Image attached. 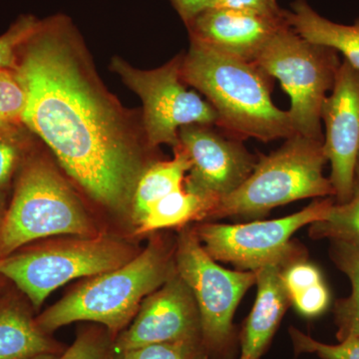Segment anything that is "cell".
Returning a JSON list of instances; mask_svg holds the SVG:
<instances>
[{
    "label": "cell",
    "mask_w": 359,
    "mask_h": 359,
    "mask_svg": "<svg viewBox=\"0 0 359 359\" xmlns=\"http://www.w3.org/2000/svg\"><path fill=\"white\" fill-rule=\"evenodd\" d=\"M95 237L94 226L74 194L43 161L26 163L0 224V257L40 238Z\"/></svg>",
    "instance_id": "5b68a950"
},
{
    "label": "cell",
    "mask_w": 359,
    "mask_h": 359,
    "mask_svg": "<svg viewBox=\"0 0 359 359\" xmlns=\"http://www.w3.org/2000/svg\"><path fill=\"white\" fill-rule=\"evenodd\" d=\"M181 76L207 97L218 114L217 125L231 136L269 142L295 135L289 111L271 100L273 78L256 63L192 40Z\"/></svg>",
    "instance_id": "7a4b0ae2"
},
{
    "label": "cell",
    "mask_w": 359,
    "mask_h": 359,
    "mask_svg": "<svg viewBox=\"0 0 359 359\" xmlns=\"http://www.w3.org/2000/svg\"><path fill=\"white\" fill-rule=\"evenodd\" d=\"M290 335L295 354L313 353L321 359H359V337H349L339 344H327L294 327L290 328Z\"/></svg>",
    "instance_id": "603a6c76"
},
{
    "label": "cell",
    "mask_w": 359,
    "mask_h": 359,
    "mask_svg": "<svg viewBox=\"0 0 359 359\" xmlns=\"http://www.w3.org/2000/svg\"><path fill=\"white\" fill-rule=\"evenodd\" d=\"M191 162L185 151L176 146L173 160L156 163L142 173L134 191V218L137 224L147 216L153 205L183 188Z\"/></svg>",
    "instance_id": "ac0fdd59"
},
{
    "label": "cell",
    "mask_w": 359,
    "mask_h": 359,
    "mask_svg": "<svg viewBox=\"0 0 359 359\" xmlns=\"http://www.w3.org/2000/svg\"><path fill=\"white\" fill-rule=\"evenodd\" d=\"M241 359H259V358H249V356L242 355V358H241Z\"/></svg>",
    "instance_id": "d6a6232c"
},
{
    "label": "cell",
    "mask_w": 359,
    "mask_h": 359,
    "mask_svg": "<svg viewBox=\"0 0 359 359\" xmlns=\"http://www.w3.org/2000/svg\"><path fill=\"white\" fill-rule=\"evenodd\" d=\"M65 349L18 299H0V359H59Z\"/></svg>",
    "instance_id": "2e32d148"
},
{
    "label": "cell",
    "mask_w": 359,
    "mask_h": 359,
    "mask_svg": "<svg viewBox=\"0 0 359 359\" xmlns=\"http://www.w3.org/2000/svg\"><path fill=\"white\" fill-rule=\"evenodd\" d=\"M4 212H1V211H0V224H1L2 218H4Z\"/></svg>",
    "instance_id": "836d02e7"
},
{
    "label": "cell",
    "mask_w": 359,
    "mask_h": 359,
    "mask_svg": "<svg viewBox=\"0 0 359 359\" xmlns=\"http://www.w3.org/2000/svg\"><path fill=\"white\" fill-rule=\"evenodd\" d=\"M355 176H356V180H359V154H358V164H356Z\"/></svg>",
    "instance_id": "1f68e13d"
},
{
    "label": "cell",
    "mask_w": 359,
    "mask_h": 359,
    "mask_svg": "<svg viewBox=\"0 0 359 359\" xmlns=\"http://www.w3.org/2000/svg\"><path fill=\"white\" fill-rule=\"evenodd\" d=\"M26 104L27 93L15 65L0 70V128L22 122Z\"/></svg>",
    "instance_id": "7402d4cb"
},
{
    "label": "cell",
    "mask_w": 359,
    "mask_h": 359,
    "mask_svg": "<svg viewBox=\"0 0 359 359\" xmlns=\"http://www.w3.org/2000/svg\"><path fill=\"white\" fill-rule=\"evenodd\" d=\"M301 257L271 262L255 271L257 294L243 330L242 355L259 359L263 355L287 306L292 304L283 283V269Z\"/></svg>",
    "instance_id": "9a60e30c"
},
{
    "label": "cell",
    "mask_w": 359,
    "mask_h": 359,
    "mask_svg": "<svg viewBox=\"0 0 359 359\" xmlns=\"http://www.w3.org/2000/svg\"><path fill=\"white\" fill-rule=\"evenodd\" d=\"M110 359H116V358H110Z\"/></svg>",
    "instance_id": "e575fe53"
},
{
    "label": "cell",
    "mask_w": 359,
    "mask_h": 359,
    "mask_svg": "<svg viewBox=\"0 0 359 359\" xmlns=\"http://www.w3.org/2000/svg\"><path fill=\"white\" fill-rule=\"evenodd\" d=\"M323 151L330 162V182L337 204L351 200L359 154V70L347 61L337 69L332 94L321 109Z\"/></svg>",
    "instance_id": "7c38bea8"
},
{
    "label": "cell",
    "mask_w": 359,
    "mask_h": 359,
    "mask_svg": "<svg viewBox=\"0 0 359 359\" xmlns=\"http://www.w3.org/2000/svg\"><path fill=\"white\" fill-rule=\"evenodd\" d=\"M192 40L233 57L254 62L278 30L285 15L273 18L226 8L205 9L189 21Z\"/></svg>",
    "instance_id": "5bb4252c"
},
{
    "label": "cell",
    "mask_w": 359,
    "mask_h": 359,
    "mask_svg": "<svg viewBox=\"0 0 359 359\" xmlns=\"http://www.w3.org/2000/svg\"><path fill=\"white\" fill-rule=\"evenodd\" d=\"M6 128H0V189L6 186L20 159L18 142L7 133Z\"/></svg>",
    "instance_id": "f546056e"
},
{
    "label": "cell",
    "mask_w": 359,
    "mask_h": 359,
    "mask_svg": "<svg viewBox=\"0 0 359 359\" xmlns=\"http://www.w3.org/2000/svg\"><path fill=\"white\" fill-rule=\"evenodd\" d=\"M330 257L351 283V294L335 304L337 337L339 341L359 337V245L332 241Z\"/></svg>",
    "instance_id": "ffe728a7"
},
{
    "label": "cell",
    "mask_w": 359,
    "mask_h": 359,
    "mask_svg": "<svg viewBox=\"0 0 359 359\" xmlns=\"http://www.w3.org/2000/svg\"><path fill=\"white\" fill-rule=\"evenodd\" d=\"M175 261L177 273L197 304L205 353L226 358L233 346V314L245 292L256 283V273L219 266L190 230L180 235Z\"/></svg>",
    "instance_id": "ba28073f"
},
{
    "label": "cell",
    "mask_w": 359,
    "mask_h": 359,
    "mask_svg": "<svg viewBox=\"0 0 359 359\" xmlns=\"http://www.w3.org/2000/svg\"><path fill=\"white\" fill-rule=\"evenodd\" d=\"M132 259L129 248L119 241L81 238L22 247L0 257V276L13 282L34 308H39L66 283L112 271Z\"/></svg>",
    "instance_id": "8992f818"
},
{
    "label": "cell",
    "mask_w": 359,
    "mask_h": 359,
    "mask_svg": "<svg viewBox=\"0 0 359 359\" xmlns=\"http://www.w3.org/2000/svg\"><path fill=\"white\" fill-rule=\"evenodd\" d=\"M180 58L159 69H134L122 61L115 70L143 101L144 127L152 146L179 145V131L188 125H217L218 114L209 102L182 84Z\"/></svg>",
    "instance_id": "30bf717a"
},
{
    "label": "cell",
    "mask_w": 359,
    "mask_h": 359,
    "mask_svg": "<svg viewBox=\"0 0 359 359\" xmlns=\"http://www.w3.org/2000/svg\"><path fill=\"white\" fill-rule=\"evenodd\" d=\"M204 346L192 342H161L116 354V359H205Z\"/></svg>",
    "instance_id": "cb8c5ba5"
},
{
    "label": "cell",
    "mask_w": 359,
    "mask_h": 359,
    "mask_svg": "<svg viewBox=\"0 0 359 359\" xmlns=\"http://www.w3.org/2000/svg\"><path fill=\"white\" fill-rule=\"evenodd\" d=\"M211 7L243 11L266 18H280L285 15V11L280 9L276 0H214L209 8Z\"/></svg>",
    "instance_id": "f1b7e54d"
},
{
    "label": "cell",
    "mask_w": 359,
    "mask_h": 359,
    "mask_svg": "<svg viewBox=\"0 0 359 359\" xmlns=\"http://www.w3.org/2000/svg\"><path fill=\"white\" fill-rule=\"evenodd\" d=\"M330 295L327 285L321 282L290 299L295 309L306 318H316L327 311Z\"/></svg>",
    "instance_id": "83f0119b"
},
{
    "label": "cell",
    "mask_w": 359,
    "mask_h": 359,
    "mask_svg": "<svg viewBox=\"0 0 359 359\" xmlns=\"http://www.w3.org/2000/svg\"><path fill=\"white\" fill-rule=\"evenodd\" d=\"M323 141L295 134L275 152L262 156L244 183L219 200L208 218L257 219L278 205L334 196L323 175Z\"/></svg>",
    "instance_id": "277c9868"
},
{
    "label": "cell",
    "mask_w": 359,
    "mask_h": 359,
    "mask_svg": "<svg viewBox=\"0 0 359 359\" xmlns=\"http://www.w3.org/2000/svg\"><path fill=\"white\" fill-rule=\"evenodd\" d=\"M40 21L33 16H22L0 36V70L13 67L23 43L36 32Z\"/></svg>",
    "instance_id": "d4e9b609"
},
{
    "label": "cell",
    "mask_w": 359,
    "mask_h": 359,
    "mask_svg": "<svg viewBox=\"0 0 359 359\" xmlns=\"http://www.w3.org/2000/svg\"><path fill=\"white\" fill-rule=\"evenodd\" d=\"M283 280L290 299L323 282L320 269L304 261V257L295 259L283 268Z\"/></svg>",
    "instance_id": "4316f807"
},
{
    "label": "cell",
    "mask_w": 359,
    "mask_h": 359,
    "mask_svg": "<svg viewBox=\"0 0 359 359\" xmlns=\"http://www.w3.org/2000/svg\"><path fill=\"white\" fill-rule=\"evenodd\" d=\"M210 126L194 124L182 127L179 146L191 162V174L185 179L184 188L218 203L244 183L257 160L240 139L219 134Z\"/></svg>",
    "instance_id": "8fae6325"
},
{
    "label": "cell",
    "mask_w": 359,
    "mask_h": 359,
    "mask_svg": "<svg viewBox=\"0 0 359 359\" xmlns=\"http://www.w3.org/2000/svg\"><path fill=\"white\" fill-rule=\"evenodd\" d=\"M254 62L289 94L295 134L323 141L321 109L340 65L335 51L302 39L287 25L271 37Z\"/></svg>",
    "instance_id": "52a82bcc"
},
{
    "label": "cell",
    "mask_w": 359,
    "mask_h": 359,
    "mask_svg": "<svg viewBox=\"0 0 359 359\" xmlns=\"http://www.w3.org/2000/svg\"><path fill=\"white\" fill-rule=\"evenodd\" d=\"M75 53L63 20L40 22L20 47L15 68L27 93L22 123L92 198L119 210L134 195L140 159L117 111Z\"/></svg>",
    "instance_id": "6da1fadb"
},
{
    "label": "cell",
    "mask_w": 359,
    "mask_h": 359,
    "mask_svg": "<svg viewBox=\"0 0 359 359\" xmlns=\"http://www.w3.org/2000/svg\"><path fill=\"white\" fill-rule=\"evenodd\" d=\"M162 245L151 244L119 268L94 276L40 314L37 325L47 334L75 321H94L114 337L134 318L145 295L162 287L173 273Z\"/></svg>",
    "instance_id": "3957f363"
},
{
    "label": "cell",
    "mask_w": 359,
    "mask_h": 359,
    "mask_svg": "<svg viewBox=\"0 0 359 359\" xmlns=\"http://www.w3.org/2000/svg\"><path fill=\"white\" fill-rule=\"evenodd\" d=\"M216 205V201L190 192L183 187L153 205L147 216L138 224V231L149 233L208 218Z\"/></svg>",
    "instance_id": "d6986e66"
},
{
    "label": "cell",
    "mask_w": 359,
    "mask_h": 359,
    "mask_svg": "<svg viewBox=\"0 0 359 359\" xmlns=\"http://www.w3.org/2000/svg\"><path fill=\"white\" fill-rule=\"evenodd\" d=\"M287 25L311 43L339 51L346 61L359 70V20L353 25H339L323 18L306 0H295L285 11Z\"/></svg>",
    "instance_id": "e0dca14e"
},
{
    "label": "cell",
    "mask_w": 359,
    "mask_h": 359,
    "mask_svg": "<svg viewBox=\"0 0 359 359\" xmlns=\"http://www.w3.org/2000/svg\"><path fill=\"white\" fill-rule=\"evenodd\" d=\"M110 348L107 337L97 330H86L59 359H110Z\"/></svg>",
    "instance_id": "484cf974"
},
{
    "label": "cell",
    "mask_w": 359,
    "mask_h": 359,
    "mask_svg": "<svg viewBox=\"0 0 359 359\" xmlns=\"http://www.w3.org/2000/svg\"><path fill=\"white\" fill-rule=\"evenodd\" d=\"M176 341L203 344L197 304L177 271L142 302L128 330L114 339L113 348L119 354L148 344Z\"/></svg>",
    "instance_id": "4fadbf2b"
},
{
    "label": "cell",
    "mask_w": 359,
    "mask_h": 359,
    "mask_svg": "<svg viewBox=\"0 0 359 359\" xmlns=\"http://www.w3.org/2000/svg\"><path fill=\"white\" fill-rule=\"evenodd\" d=\"M309 235L359 245V180H355L351 200L332 205L325 219L311 224Z\"/></svg>",
    "instance_id": "44dd1931"
},
{
    "label": "cell",
    "mask_w": 359,
    "mask_h": 359,
    "mask_svg": "<svg viewBox=\"0 0 359 359\" xmlns=\"http://www.w3.org/2000/svg\"><path fill=\"white\" fill-rule=\"evenodd\" d=\"M175 7L187 23L198 14L209 8L214 0H172Z\"/></svg>",
    "instance_id": "4dcf8cb0"
},
{
    "label": "cell",
    "mask_w": 359,
    "mask_h": 359,
    "mask_svg": "<svg viewBox=\"0 0 359 359\" xmlns=\"http://www.w3.org/2000/svg\"><path fill=\"white\" fill-rule=\"evenodd\" d=\"M334 201H314L306 209L271 221L248 224H205L196 235L215 261L226 262L242 271H256L278 259L302 256V250L290 242L292 235L306 224L327 217Z\"/></svg>",
    "instance_id": "9c48e42d"
}]
</instances>
